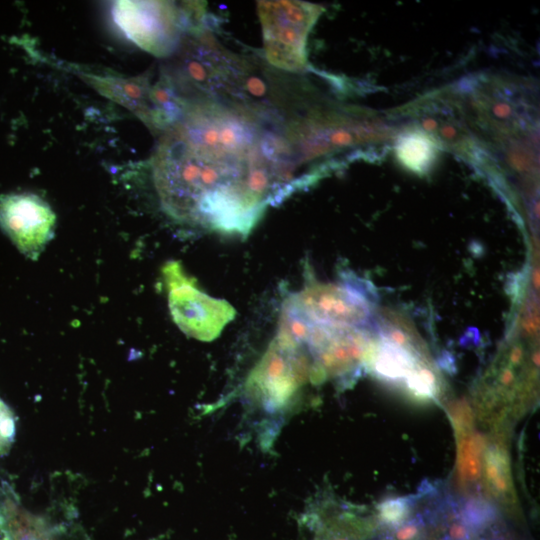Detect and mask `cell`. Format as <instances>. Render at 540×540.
I'll use <instances>...</instances> for the list:
<instances>
[{
  "label": "cell",
  "mask_w": 540,
  "mask_h": 540,
  "mask_svg": "<svg viewBox=\"0 0 540 540\" xmlns=\"http://www.w3.org/2000/svg\"><path fill=\"white\" fill-rule=\"evenodd\" d=\"M412 507L413 501L408 497L386 499L377 507L379 519L385 525L396 528L409 519Z\"/></svg>",
  "instance_id": "4fadbf2b"
},
{
  "label": "cell",
  "mask_w": 540,
  "mask_h": 540,
  "mask_svg": "<svg viewBox=\"0 0 540 540\" xmlns=\"http://www.w3.org/2000/svg\"><path fill=\"white\" fill-rule=\"evenodd\" d=\"M311 367L312 359L306 349L278 331L248 376L245 392L268 414L286 411L301 388L310 381Z\"/></svg>",
  "instance_id": "277c9868"
},
{
  "label": "cell",
  "mask_w": 540,
  "mask_h": 540,
  "mask_svg": "<svg viewBox=\"0 0 540 540\" xmlns=\"http://www.w3.org/2000/svg\"><path fill=\"white\" fill-rule=\"evenodd\" d=\"M265 56L276 68L300 72L307 67V38L323 8L303 1H258Z\"/></svg>",
  "instance_id": "5b68a950"
},
{
  "label": "cell",
  "mask_w": 540,
  "mask_h": 540,
  "mask_svg": "<svg viewBox=\"0 0 540 540\" xmlns=\"http://www.w3.org/2000/svg\"><path fill=\"white\" fill-rule=\"evenodd\" d=\"M400 111L411 123L410 128L426 134L439 148L474 160L480 147L457 91L429 92Z\"/></svg>",
  "instance_id": "52a82bcc"
},
{
  "label": "cell",
  "mask_w": 540,
  "mask_h": 540,
  "mask_svg": "<svg viewBox=\"0 0 540 540\" xmlns=\"http://www.w3.org/2000/svg\"><path fill=\"white\" fill-rule=\"evenodd\" d=\"M423 531L424 522L418 516L414 519H408L394 528V532L388 537V540H420L423 537Z\"/></svg>",
  "instance_id": "2e32d148"
},
{
  "label": "cell",
  "mask_w": 540,
  "mask_h": 540,
  "mask_svg": "<svg viewBox=\"0 0 540 540\" xmlns=\"http://www.w3.org/2000/svg\"><path fill=\"white\" fill-rule=\"evenodd\" d=\"M163 274L170 313L180 330L201 341L218 337L234 318V308L202 292L176 261L166 263Z\"/></svg>",
  "instance_id": "ba28073f"
},
{
  "label": "cell",
  "mask_w": 540,
  "mask_h": 540,
  "mask_svg": "<svg viewBox=\"0 0 540 540\" xmlns=\"http://www.w3.org/2000/svg\"><path fill=\"white\" fill-rule=\"evenodd\" d=\"M335 540H348V539H344V538H338V539H335Z\"/></svg>",
  "instance_id": "ffe728a7"
},
{
  "label": "cell",
  "mask_w": 540,
  "mask_h": 540,
  "mask_svg": "<svg viewBox=\"0 0 540 540\" xmlns=\"http://www.w3.org/2000/svg\"><path fill=\"white\" fill-rule=\"evenodd\" d=\"M394 149L400 164L417 174L429 172L439 152V147L430 137L414 128L400 133Z\"/></svg>",
  "instance_id": "7c38bea8"
},
{
  "label": "cell",
  "mask_w": 540,
  "mask_h": 540,
  "mask_svg": "<svg viewBox=\"0 0 540 540\" xmlns=\"http://www.w3.org/2000/svg\"><path fill=\"white\" fill-rule=\"evenodd\" d=\"M471 126L495 144L529 137L536 108L523 84L501 76L468 79L458 92Z\"/></svg>",
  "instance_id": "7a4b0ae2"
},
{
  "label": "cell",
  "mask_w": 540,
  "mask_h": 540,
  "mask_svg": "<svg viewBox=\"0 0 540 540\" xmlns=\"http://www.w3.org/2000/svg\"><path fill=\"white\" fill-rule=\"evenodd\" d=\"M499 382L502 386H511L514 383L515 376L511 368H504L499 374Z\"/></svg>",
  "instance_id": "ac0fdd59"
},
{
  "label": "cell",
  "mask_w": 540,
  "mask_h": 540,
  "mask_svg": "<svg viewBox=\"0 0 540 540\" xmlns=\"http://www.w3.org/2000/svg\"><path fill=\"white\" fill-rule=\"evenodd\" d=\"M522 358H523L522 347L519 345L514 346L509 355L510 364H512L513 366H516L521 362Z\"/></svg>",
  "instance_id": "d6986e66"
},
{
  "label": "cell",
  "mask_w": 540,
  "mask_h": 540,
  "mask_svg": "<svg viewBox=\"0 0 540 540\" xmlns=\"http://www.w3.org/2000/svg\"><path fill=\"white\" fill-rule=\"evenodd\" d=\"M289 146L253 107L187 101L158 144L153 179L172 218L246 235L265 208L299 188Z\"/></svg>",
  "instance_id": "6da1fadb"
},
{
  "label": "cell",
  "mask_w": 540,
  "mask_h": 540,
  "mask_svg": "<svg viewBox=\"0 0 540 540\" xmlns=\"http://www.w3.org/2000/svg\"><path fill=\"white\" fill-rule=\"evenodd\" d=\"M83 76L99 93L132 110L142 121L147 122L151 90L147 76L131 78L95 74Z\"/></svg>",
  "instance_id": "8fae6325"
},
{
  "label": "cell",
  "mask_w": 540,
  "mask_h": 540,
  "mask_svg": "<svg viewBox=\"0 0 540 540\" xmlns=\"http://www.w3.org/2000/svg\"><path fill=\"white\" fill-rule=\"evenodd\" d=\"M55 214L40 197L31 193L0 196V227L18 250L36 259L52 238Z\"/></svg>",
  "instance_id": "30bf717a"
},
{
  "label": "cell",
  "mask_w": 540,
  "mask_h": 540,
  "mask_svg": "<svg viewBox=\"0 0 540 540\" xmlns=\"http://www.w3.org/2000/svg\"><path fill=\"white\" fill-rule=\"evenodd\" d=\"M395 128L367 112L348 108L314 109L286 128L285 140L293 160L302 163L344 149L385 141Z\"/></svg>",
  "instance_id": "3957f363"
},
{
  "label": "cell",
  "mask_w": 540,
  "mask_h": 540,
  "mask_svg": "<svg viewBox=\"0 0 540 540\" xmlns=\"http://www.w3.org/2000/svg\"><path fill=\"white\" fill-rule=\"evenodd\" d=\"M185 7L180 10L164 1H117L112 14L131 41L156 56H166L177 46L191 17L204 12L199 2H188Z\"/></svg>",
  "instance_id": "8992f818"
},
{
  "label": "cell",
  "mask_w": 540,
  "mask_h": 540,
  "mask_svg": "<svg viewBox=\"0 0 540 540\" xmlns=\"http://www.w3.org/2000/svg\"><path fill=\"white\" fill-rule=\"evenodd\" d=\"M15 438V418L9 406L0 398V456L5 455Z\"/></svg>",
  "instance_id": "9a60e30c"
},
{
  "label": "cell",
  "mask_w": 540,
  "mask_h": 540,
  "mask_svg": "<svg viewBox=\"0 0 540 540\" xmlns=\"http://www.w3.org/2000/svg\"><path fill=\"white\" fill-rule=\"evenodd\" d=\"M494 489L504 494L510 489V475H502L492 482Z\"/></svg>",
  "instance_id": "e0dca14e"
},
{
  "label": "cell",
  "mask_w": 540,
  "mask_h": 540,
  "mask_svg": "<svg viewBox=\"0 0 540 540\" xmlns=\"http://www.w3.org/2000/svg\"><path fill=\"white\" fill-rule=\"evenodd\" d=\"M407 390L419 399H431L437 391V380L427 367L418 366L406 378Z\"/></svg>",
  "instance_id": "5bb4252c"
},
{
  "label": "cell",
  "mask_w": 540,
  "mask_h": 540,
  "mask_svg": "<svg viewBox=\"0 0 540 540\" xmlns=\"http://www.w3.org/2000/svg\"><path fill=\"white\" fill-rule=\"evenodd\" d=\"M284 302L318 323L367 330L373 321L371 301L352 277H345L339 283L310 280Z\"/></svg>",
  "instance_id": "9c48e42d"
}]
</instances>
